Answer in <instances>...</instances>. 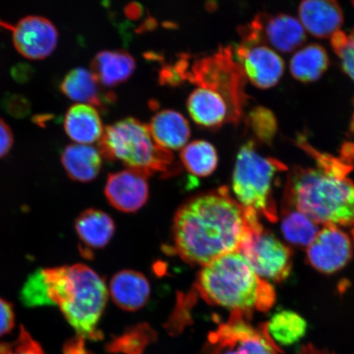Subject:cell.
Segmentation results:
<instances>
[{"mask_svg": "<svg viewBox=\"0 0 354 354\" xmlns=\"http://www.w3.org/2000/svg\"><path fill=\"white\" fill-rule=\"evenodd\" d=\"M75 229L82 243L84 254L88 257L92 255L93 250L103 249L112 240L115 224L104 212L91 209L78 216Z\"/></svg>", "mask_w": 354, "mask_h": 354, "instance_id": "19", "label": "cell"}, {"mask_svg": "<svg viewBox=\"0 0 354 354\" xmlns=\"http://www.w3.org/2000/svg\"><path fill=\"white\" fill-rule=\"evenodd\" d=\"M0 28L10 30L17 52L30 60L46 59L59 41L55 26L41 16L26 17L15 25L0 19Z\"/></svg>", "mask_w": 354, "mask_h": 354, "instance_id": "11", "label": "cell"}, {"mask_svg": "<svg viewBox=\"0 0 354 354\" xmlns=\"http://www.w3.org/2000/svg\"><path fill=\"white\" fill-rule=\"evenodd\" d=\"M143 11V8L137 3H131L126 8V15L131 19H139Z\"/></svg>", "mask_w": 354, "mask_h": 354, "instance_id": "36", "label": "cell"}, {"mask_svg": "<svg viewBox=\"0 0 354 354\" xmlns=\"http://www.w3.org/2000/svg\"><path fill=\"white\" fill-rule=\"evenodd\" d=\"M234 54L246 78L256 87L264 90L274 87L284 74V61L264 44L241 43Z\"/></svg>", "mask_w": 354, "mask_h": 354, "instance_id": "12", "label": "cell"}, {"mask_svg": "<svg viewBox=\"0 0 354 354\" xmlns=\"http://www.w3.org/2000/svg\"><path fill=\"white\" fill-rule=\"evenodd\" d=\"M281 231L288 242L307 247L311 245L320 232L315 221L297 209L289 212L283 218Z\"/></svg>", "mask_w": 354, "mask_h": 354, "instance_id": "27", "label": "cell"}, {"mask_svg": "<svg viewBox=\"0 0 354 354\" xmlns=\"http://www.w3.org/2000/svg\"><path fill=\"white\" fill-rule=\"evenodd\" d=\"M150 291L147 278L133 270H123L115 274L109 285L113 302L126 311L142 308L149 301Z\"/></svg>", "mask_w": 354, "mask_h": 354, "instance_id": "18", "label": "cell"}, {"mask_svg": "<svg viewBox=\"0 0 354 354\" xmlns=\"http://www.w3.org/2000/svg\"><path fill=\"white\" fill-rule=\"evenodd\" d=\"M147 177L131 169L109 174L104 194L110 205L124 212L140 209L149 198Z\"/></svg>", "mask_w": 354, "mask_h": 354, "instance_id": "14", "label": "cell"}, {"mask_svg": "<svg viewBox=\"0 0 354 354\" xmlns=\"http://www.w3.org/2000/svg\"><path fill=\"white\" fill-rule=\"evenodd\" d=\"M15 324V315L12 305L0 298V336L10 333Z\"/></svg>", "mask_w": 354, "mask_h": 354, "instance_id": "33", "label": "cell"}, {"mask_svg": "<svg viewBox=\"0 0 354 354\" xmlns=\"http://www.w3.org/2000/svg\"><path fill=\"white\" fill-rule=\"evenodd\" d=\"M250 318L232 314L229 321L209 336L210 352L220 353L236 348L239 354H279V348L263 329L251 326Z\"/></svg>", "mask_w": 354, "mask_h": 354, "instance_id": "9", "label": "cell"}, {"mask_svg": "<svg viewBox=\"0 0 354 354\" xmlns=\"http://www.w3.org/2000/svg\"><path fill=\"white\" fill-rule=\"evenodd\" d=\"M353 240H354V229H353Z\"/></svg>", "mask_w": 354, "mask_h": 354, "instance_id": "39", "label": "cell"}, {"mask_svg": "<svg viewBox=\"0 0 354 354\" xmlns=\"http://www.w3.org/2000/svg\"><path fill=\"white\" fill-rule=\"evenodd\" d=\"M266 334L279 348L297 344L306 335L307 322L302 316L290 310L274 313L263 325Z\"/></svg>", "mask_w": 354, "mask_h": 354, "instance_id": "24", "label": "cell"}, {"mask_svg": "<svg viewBox=\"0 0 354 354\" xmlns=\"http://www.w3.org/2000/svg\"><path fill=\"white\" fill-rule=\"evenodd\" d=\"M13 145V135L10 127L0 118V158L10 152Z\"/></svg>", "mask_w": 354, "mask_h": 354, "instance_id": "34", "label": "cell"}, {"mask_svg": "<svg viewBox=\"0 0 354 354\" xmlns=\"http://www.w3.org/2000/svg\"><path fill=\"white\" fill-rule=\"evenodd\" d=\"M285 169V165L277 159L257 152L254 141L242 145L234 168L232 189L236 201L246 214L277 221L273 185L277 175Z\"/></svg>", "mask_w": 354, "mask_h": 354, "instance_id": "6", "label": "cell"}, {"mask_svg": "<svg viewBox=\"0 0 354 354\" xmlns=\"http://www.w3.org/2000/svg\"><path fill=\"white\" fill-rule=\"evenodd\" d=\"M180 160L185 169L197 177L209 176L218 165V152L205 140H196L185 145L180 153Z\"/></svg>", "mask_w": 354, "mask_h": 354, "instance_id": "26", "label": "cell"}, {"mask_svg": "<svg viewBox=\"0 0 354 354\" xmlns=\"http://www.w3.org/2000/svg\"><path fill=\"white\" fill-rule=\"evenodd\" d=\"M48 306H57L84 340H99V323L108 302L103 279L87 265L41 268Z\"/></svg>", "mask_w": 354, "mask_h": 354, "instance_id": "3", "label": "cell"}, {"mask_svg": "<svg viewBox=\"0 0 354 354\" xmlns=\"http://www.w3.org/2000/svg\"><path fill=\"white\" fill-rule=\"evenodd\" d=\"M246 123L260 142L272 144L278 127L277 118L272 111L263 106H257L248 113Z\"/></svg>", "mask_w": 354, "mask_h": 354, "instance_id": "28", "label": "cell"}, {"mask_svg": "<svg viewBox=\"0 0 354 354\" xmlns=\"http://www.w3.org/2000/svg\"><path fill=\"white\" fill-rule=\"evenodd\" d=\"M0 354H44L41 345L21 326L19 337L12 343L0 344Z\"/></svg>", "mask_w": 354, "mask_h": 354, "instance_id": "32", "label": "cell"}, {"mask_svg": "<svg viewBox=\"0 0 354 354\" xmlns=\"http://www.w3.org/2000/svg\"><path fill=\"white\" fill-rule=\"evenodd\" d=\"M64 354H91L86 348L85 342L82 338H75L66 344Z\"/></svg>", "mask_w": 354, "mask_h": 354, "instance_id": "35", "label": "cell"}, {"mask_svg": "<svg viewBox=\"0 0 354 354\" xmlns=\"http://www.w3.org/2000/svg\"><path fill=\"white\" fill-rule=\"evenodd\" d=\"M189 116L197 125L207 129H218L225 124H238V116L231 104L219 93L198 87L187 100Z\"/></svg>", "mask_w": 354, "mask_h": 354, "instance_id": "15", "label": "cell"}, {"mask_svg": "<svg viewBox=\"0 0 354 354\" xmlns=\"http://www.w3.org/2000/svg\"><path fill=\"white\" fill-rule=\"evenodd\" d=\"M299 145L315 156L318 165L299 171L292 178L289 194L295 209L317 224L354 225V183L347 177L348 167L315 151L303 139Z\"/></svg>", "mask_w": 354, "mask_h": 354, "instance_id": "2", "label": "cell"}, {"mask_svg": "<svg viewBox=\"0 0 354 354\" xmlns=\"http://www.w3.org/2000/svg\"><path fill=\"white\" fill-rule=\"evenodd\" d=\"M60 91L71 100L93 106L102 112L107 111L116 95L104 90L95 74L84 68L71 70L60 83Z\"/></svg>", "mask_w": 354, "mask_h": 354, "instance_id": "16", "label": "cell"}, {"mask_svg": "<svg viewBox=\"0 0 354 354\" xmlns=\"http://www.w3.org/2000/svg\"><path fill=\"white\" fill-rule=\"evenodd\" d=\"M352 256V243L336 225H325L308 246V258L314 268L323 273L339 271Z\"/></svg>", "mask_w": 354, "mask_h": 354, "instance_id": "13", "label": "cell"}, {"mask_svg": "<svg viewBox=\"0 0 354 354\" xmlns=\"http://www.w3.org/2000/svg\"><path fill=\"white\" fill-rule=\"evenodd\" d=\"M136 68L134 57L124 50L101 51L91 62V72L104 87H115L126 82Z\"/></svg>", "mask_w": 354, "mask_h": 354, "instance_id": "21", "label": "cell"}, {"mask_svg": "<svg viewBox=\"0 0 354 354\" xmlns=\"http://www.w3.org/2000/svg\"><path fill=\"white\" fill-rule=\"evenodd\" d=\"M148 127L155 142L170 152L185 147L192 135L187 119L171 109L155 114Z\"/></svg>", "mask_w": 354, "mask_h": 354, "instance_id": "20", "label": "cell"}, {"mask_svg": "<svg viewBox=\"0 0 354 354\" xmlns=\"http://www.w3.org/2000/svg\"><path fill=\"white\" fill-rule=\"evenodd\" d=\"M64 130L76 144L88 145L100 140L104 128L98 109L91 105L77 104L66 112Z\"/></svg>", "mask_w": 354, "mask_h": 354, "instance_id": "22", "label": "cell"}, {"mask_svg": "<svg viewBox=\"0 0 354 354\" xmlns=\"http://www.w3.org/2000/svg\"><path fill=\"white\" fill-rule=\"evenodd\" d=\"M251 225L227 188L198 194L179 207L172 225V250L185 263L205 266L239 251Z\"/></svg>", "mask_w": 354, "mask_h": 354, "instance_id": "1", "label": "cell"}, {"mask_svg": "<svg viewBox=\"0 0 354 354\" xmlns=\"http://www.w3.org/2000/svg\"><path fill=\"white\" fill-rule=\"evenodd\" d=\"M241 29L248 38L268 44L284 54L294 52L306 41L303 25L294 17L285 13L277 15L259 13Z\"/></svg>", "mask_w": 354, "mask_h": 354, "instance_id": "10", "label": "cell"}, {"mask_svg": "<svg viewBox=\"0 0 354 354\" xmlns=\"http://www.w3.org/2000/svg\"><path fill=\"white\" fill-rule=\"evenodd\" d=\"M330 60L324 48L318 44H308L292 57L290 69L292 76L303 83L319 80L329 68Z\"/></svg>", "mask_w": 354, "mask_h": 354, "instance_id": "25", "label": "cell"}, {"mask_svg": "<svg viewBox=\"0 0 354 354\" xmlns=\"http://www.w3.org/2000/svg\"><path fill=\"white\" fill-rule=\"evenodd\" d=\"M190 64V56L181 55L174 64L162 66L159 72V82L163 86H178L187 82V74Z\"/></svg>", "mask_w": 354, "mask_h": 354, "instance_id": "31", "label": "cell"}, {"mask_svg": "<svg viewBox=\"0 0 354 354\" xmlns=\"http://www.w3.org/2000/svg\"><path fill=\"white\" fill-rule=\"evenodd\" d=\"M196 286L206 302L248 318L272 307L276 297L272 285L257 275L239 251L203 266Z\"/></svg>", "mask_w": 354, "mask_h": 354, "instance_id": "4", "label": "cell"}, {"mask_svg": "<svg viewBox=\"0 0 354 354\" xmlns=\"http://www.w3.org/2000/svg\"><path fill=\"white\" fill-rule=\"evenodd\" d=\"M353 6L354 7V0H352ZM352 37H354V28L352 30L351 34Z\"/></svg>", "mask_w": 354, "mask_h": 354, "instance_id": "38", "label": "cell"}, {"mask_svg": "<svg viewBox=\"0 0 354 354\" xmlns=\"http://www.w3.org/2000/svg\"><path fill=\"white\" fill-rule=\"evenodd\" d=\"M223 354H239L236 351H234V349H230V351H225Z\"/></svg>", "mask_w": 354, "mask_h": 354, "instance_id": "37", "label": "cell"}, {"mask_svg": "<svg viewBox=\"0 0 354 354\" xmlns=\"http://www.w3.org/2000/svg\"><path fill=\"white\" fill-rule=\"evenodd\" d=\"M151 336V330L146 328L145 326L136 327L129 333L124 334L121 337L113 340L109 344L108 349L113 353L141 354L145 345L149 342Z\"/></svg>", "mask_w": 354, "mask_h": 354, "instance_id": "29", "label": "cell"}, {"mask_svg": "<svg viewBox=\"0 0 354 354\" xmlns=\"http://www.w3.org/2000/svg\"><path fill=\"white\" fill-rule=\"evenodd\" d=\"M299 15L305 29L319 39L331 37L344 24V13L337 0H302Z\"/></svg>", "mask_w": 354, "mask_h": 354, "instance_id": "17", "label": "cell"}, {"mask_svg": "<svg viewBox=\"0 0 354 354\" xmlns=\"http://www.w3.org/2000/svg\"><path fill=\"white\" fill-rule=\"evenodd\" d=\"M239 252L266 281H281L290 275L292 254L289 248L266 232L263 225L250 229Z\"/></svg>", "mask_w": 354, "mask_h": 354, "instance_id": "8", "label": "cell"}, {"mask_svg": "<svg viewBox=\"0 0 354 354\" xmlns=\"http://www.w3.org/2000/svg\"><path fill=\"white\" fill-rule=\"evenodd\" d=\"M187 81L198 87L219 93L243 118L249 95L246 94V77L239 64L232 46L220 47L209 56L198 57L189 66Z\"/></svg>", "mask_w": 354, "mask_h": 354, "instance_id": "7", "label": "cell"}, {"mask_svg": "<svg viewBox=\"0 0 354 354\" xmlns=\"http://www.w3.org/2000/svg\"><path fill=\"white\" fill-rule=\"evenodd\" d=\"M330 38L332 50L342 61L344 73L354 82V37L339 30Z\"/></svg>", "mask_w": 354, "mask_h": 354, "instance_id": "30", "label": "cell"}, {"mask_svg": "<svg viewBox=\"0 0 354 354\" xmlns=\"http://www.w3.org/2000/svg\"><path fill=\"white\" fill-rule=\"evenodd\" d=\"M61 162L69 178L77 183H87L100 174L102 155L93 146L73 144L64 149Z\"/></svg>", "mask_w": 354, "mask_h": 354, "instance_id": "23", "label": "cell"}, {"mask_svg": "<svg viewBox=\"0 0 354 354\" xmlns=\"http://www.w3.org/2000/svg\"><path fill=\"white\" fill-rule=\"evenodd\" d=\"M99 151L108 161L121 162L127 169L148 177L157 172L171 176L180 171L171 153L155 142L148 125L133 118L106 127Z\"/></svg>", "mask_w": 354, "mask_h": 354, "instance_id": "5", "label": "cell"}]
</instances>
